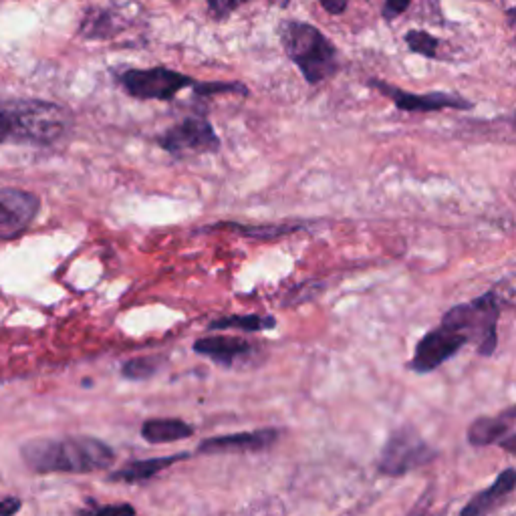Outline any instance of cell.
I'll use <instances>...</instances> for the list:
<instances>
[{
  "label": "cell",
  "mask_w": 516,
  "mask_h": 516,
  "mask_svg": "<svg viewBox=\"0 0 516 516\" xmlns=\"http://www.w3.org/2000/svg\"><path fill=\"white\" fill-rule=\"evenodd\" d=\"M367 85L381 95L390 99L398 109L408 111V113H430V111H444V109H458V111H468L474 107V103L462 95L456 93H410L406 89H400L392 83L381 81V79H371Z\"/></svg>",
  "instance_id": "8"
},
{
  "label": "cell",
  "mask_w": 516,
  "mask_h": 516,
  "mask_svg": "<svg viewBox=\"0 0 516 516\" xmlns=\"http://www.w3.org/2000/svg\"><path fill=\"white\" fill-rule=\"evenodd\" d=\"M510 430V420L496 416V418H476L468 428V442L476 448L498 444L506 432Z\"/></svg>",
  "instance_id": "17"
},
{
  "label": "cell",
  "mask_w": 516,
  "mask_h": 516,
  "mask_svg": "<svg viewBox=\"0 0 516 516\" xmlns=\"http://www.w3.org/2000/svg\"><path fill=\"white\" fill-rule=\"evenodd\" d=\"M438 452L412 426L398 428L385 442L379 456V472L400 478L416 468L430 464Z\"/></svg>",
  "instance_id": "5"
},
{
  "label": "cell",
  "mask_w": 516,
  "mask_h": 516,
  "mask_svg": "<svg viewBox=\"0 0 516 516\" xmlns=\"http://www.w3.org/2000/svg\"><path fill=\"white\" fill-rule=\"evenodd\" d=\"M246 3H250V0H208V11L214 19H226ZM277 3L287 5L289 0H277Z\"/></svg>",
  "instance_id": "23"
},
{
  "label": "cell",
  "mask_w": 516,
  "mask_h": 516,
  "mask_svg": "<svg viewBox=\"0 0 516 516\" xmlns=\"http://www.w3.org/2000/svg\"><path fill=\"white\" fill-rule=\"evenodd\" d=\"M23 508V500L17 496H5L0 498V516H15Z\"/></svg>",
  "instance_id": "26"
},
{
  "label": "cell",
  "mask_w": 516,
  "mask_h": 516,
  "mask_svg": "<svg viewBox=\"0 0 516 516\" xmlns=\"http://www.w3.org/2000/svg\"><path fill=\"white\" fill-rule=\"evenodd\" d=\"M21 460L35 474H91L111 468L117 454L95 436H41L21 446Z\"/></svg>",
  "instance_id": "1"
},
{
  "label": "cell",
  "mask_w": 516,
  "mask_h": 516,
  "mask_svg": "<svg viewBox=\"0 0 516 516\" xmlns=\"http://www.w3.org/2000/svg\"><path fill=\"white\" fill-rule=\"evenodd\" d=\"M516 488V470L506 468L496 476V480L474 494L468 504L460 510V516H488L512 490Z\"/></svg>",
  "instance_id": "13"
},
{
  "label": "cell",
  "mask_w": 516,
  "mask_h": 516,
  "mask_svg": "<svg viewBox=\"0 0 516 516\" xmlns=\"http://www.w3.org/2000/svg\"><path fill=\"white\" fill-rule=\"evenodd\" d=\"M194 426L180 418H150L142 424V438L148 444H172L194 436Z\"/></svg>",
  "instance_id": "15"
},
{
  "label": "cell",
  "mask_w": 516,
  "mask_h": 516,
  "mask_svg": "<svg viewBox=\"0 0 516 516\" xmlns=\"http://www.w3.org/2000/svg\"><path fill=\"white\" fill-rule=\"evenodd\" d=\"M506 19H508V23H510L512 29H514V41H516V7H510V9L506 11Z\"/></svg>",
  "instance_id": "29"
},
{
  "label": "cell",
  "mask_w": 516,
  "mask_h": 516,
  "mask_svg": "<svg viewBox=\"0 0 516 516\" xmlns=\"http://www.w3.org/2000/svg\"><path fill=\"white\" fill-rule=\"evenodd\" d=\"M410 5H412V0H385V3H383V19L387 23H392L402 13H406Z\"/></svg>",
  "instance_id": "24"
},
{
  "label": "cell",
  "mask_w": 516,
  "mask_h": 516,
  "mask_svg": "<svg viewBox=\"0 0 516 516\" xmlns=\"http://www.w3.org/2000/svg\"><path fill=\"white\" fill-rule=\"evenodd\" d=\"M7 142L51 146L71 129V113L53 101L7 99L0 101Z\"/></svg>",
  "instance_id": "2"
},
{
  "label": "cell",
  "mask_w": 516,
  "mask_h": 516,
  "mask_svg": "<svg viewBox=\"0 0 516 516\" xmlns=\"http://www.w3.org/2000/svg\"><path fill=\"white\" fill-rule=\"evenodd\" d=\"M168 365L166 355H142L127 359L121 365V375L129 381H148Z\"/></svg>",
  "instance_id": "19"
},
{
  "label": "cell",
  "mask_w": 516,
  "mask_h": 516,
  "mask_svg": "<svg viewBox=\"0 0 516 516\" xmlns=\"http://www.w3.org/2000/svg\"><path fill=\"white\" fill-rule=\"evenodd\" d=\"M281 438L279 428H261L224 436H212L198 444V454H244L273 448Z\"/></svg>",
  "instance_id": "11"
},
{
  "label": "cell",
  "mask_w": 516,
  "mask_h": 516,
  "mask_svg": "<svg viewBox=\"0 0 516 516\" xmlns=\"http://www.w3.org/2000/svg\"><path fill=\"white\" fill-rule=\"evenodd\" d=\"M75 516H138L136 508L127 502L117 504H99L97 500L89 498V502L77 510Z\"/></svg>",
  "instance_id": "22"
},
{
  "label": "cell",
  "mask_w": 516,
  "mask_h": 516,
  "mask_svg": "<svg viewBox=\"0 0 516 516\" xmlns=\"http://www.w3.org/2000/svg\"><path fill=\"white\" fill-rule=\"evenodd\" d=\"M281 43L287 57L299 67L309 85L333 77L339 69L337 47L311 23H281Z\"/></svg>",
  "instance_id": "3"
},
{
  "label": "cell",
  "mask_w": 516,
  "mask_h": 516,
  "mask_svg": "<svg viewBox=\"0 0 516 516\" xmlns=\"http://www.w3.org/2000/svg\"><path fill=\"white\" fill-rule=\"evenodd\" d=\"M190 452H180L174 456H160V458H146V460H132L127 462L123 468H117L109 474L111 482H125V484H138L152 480L154 476L162 474L166 468L188 460Z\"/></svg>",
  "instance_id": "14"
},
{
  "label": "cell",
  "mask_w": 516,
  "mask_h": 516,
  "mask_svg": "<svg viewBox=\"0 0 516 516\" xmlns=\"http://www.w3.org/2000/svg\"><path fill=\"white\" fill-rule=\"evenodd\" d=\"M212 228H230L234 232H244V236H254V238H277V236H285L297 230H303V224H289V226H261V228H254V226H240V224H216Z\"/></svg>",
  "instance_id": "21"
},
{
  "label": "cell",
  "mask_w": 516,
  "mask_h": 516,
  "mask_svg": "<svg viewBox=\"0 0 516 516\" xmlns=\"http://www.w3.org/2000/svg\"><path fill=\"white\" fill-rule=\"evenodd\" d=\"M321 7L329 13V15H343L347 11L349 0H319Z\"/></svg>",
  "instance_id": "27"
},
{
  "label": "cell",
  "mask_w": 516,
  "mask_h": 516,
  "mask_svg": "<svg viewBox=\"0 0 516 516\" xmlns=\"http://www.w3.org/2000/svg\"><path fill=\"white\" fill-rule=\"evenodd\" d=\"M41 210V200L33 192L0 188V240L19 238Z\"/></svg>",
  "instance_id": "9"
},
{
  "label": "cell",
  "mask_w": 516,
  "mask_h": 516,
  "mask_svg": "<svg viewBox=\"0 0 516 516\" xmlns=\"http://www.w3.org/2000/svg\"><path fill=\"white\" fill-rule=\"evenodd\" d=\"M406 45L412 53L416 55H422L426 59H438V47H440V39H436L434 35L426 33V31H420V29H414V31H408L406 33Z\"/></svg>",
  "instance_id": "20"
},
{
  "label": "cell",
  "mask_w": 516,
  "mask_h": 516,
  "mask_svg": "<svg viewBox=\"0 0 516 516\" xmlns=\"http://www.w3.org/2000/svg\"><path fill=\"white\" fill-rule=\"evenodd\" d=\"M277 327V319L271 315H228L222 319H216L208 325L210 331H224V329H238L246 333H258V331H271Z\"/></svg>",
  "instance_id": "18"
},
{
  "label": "cell",
  "mask_w": 516,
  "mask_h": 516,
  "mask_svg": "<svg viewBox=\"0 0 516 516\" xmlns=\"http://www.w3.org/2000/svg\"><path fill=\"white\" fill-rule=\"evenodd\" d=\"M466 343L468 341L464 335L440 323L420 339L410 367L416 373H430L444 365L448 359H452Z\"/></svg>",
  "instance_id": "10"
},
{
  "label": "cell",
  "mask_w": 516,
  "mask_h": 516,
  "mask_svg": "<svg viewBox=\"0 0 516 516\" xmlns=\"http://www.w3.org/2000/svg\"><path fill=\"white\" fill-rule=\"evenodd\" d=\"M498 446H500L504 452H508V454L516 456V434H512V436H504V438L498 442Z\"/></svg>",
  "instance_id": "28"
},
{
  "label": "cell",
  "mask_w": 516,
  "mask_h": 516,
  "mask_svg": "<svg viewBox=\"0 0 516 516\" xmlns=\"http://www.w3.org/2000/svg\"><path fill=\"white\" fill-rule=\"evenodd\" d=\"M502 418H506V420H516V406H512V408H508V410H504L502 414H500Z\"/></svg>",
  "instance_id": "30"
},
{
  "label": "cell",
  "mask_w": 516,
  "mask_h": 516,
  "mask_svg": "<svg viewBox=\"0 0 516 516\" xmlns=\"http://www.w3.org/2000/svg\"><path fill=\"white\" fill-rule=\"evenodd\" d=\"M432 502H434V488L428 486L426 492L418 498V502L414 504V508L410 510L408 516H426L428 510H430V506H432Z\"/></svg>",
  "instance_id": "25"
},
{
  "label": "cell",
  "mask_w": 516,
  "mask_h": 516,
  "mask_svg": "<svg viewBox=\"0 0 516 516\" xmlns=\"http://www.w3.org/2000/svg\"><path fill=\"white\" fill-rule=\"evenodd\" d=\"M158 146L172 156H200L216 154L220 150V138L212 123L202 115H190L180 123L168 127L158 136Z\"/></svg>",
  "instance_id": "7"
},
{
  "label": "cell",
  "mask_w": 516,
  "mask_h": 516,
  "mask_svg": "<svg viewBox=\"0 0 516 516\" xmlns=\"http://www.w3.org/2000/svg\"><path fill=\"white\" fill-rule=\"evenodd\" d=\"M117 79L129 95L140 101H172L182 89L198 87V81L168 67L127 69Z\"/></svg>",
  "instance_id": "6"
},
{
  "label": "cell",
  "mask_w": 516,
  "mask_h": 516,
  "mask_svg": "<svg viewBox=\"0 0 516 516\" xmlns=\"http://www.w3.org/2000/svg\"><path fill=\"white\" fill-rule=\"evenodd\" d=\"M123 19L117 17L115 11L111 9H89L85 13V19L81 23L79 33L85 39H109L119 33Z\"/></svg>",
  "instance_id": "16"
},
{
  "label": "cell",
  "mask_w": 516,
  "mask_h": 516,
  "mask_svg": "<svg viewBox=\"0 0 516 516\" xmlns=\"http://www.w3.org/2000/svg\"><path fill=\"white\" fill-rule=\"evenodd\" d=\"M194 351L216 365L232 367L238 359H244L252 353V343L242 337H228V335H212L202 337L194 343Z\"/></svg>",
  "instance_id": "12"
},
{
  "label": "cell",
  "mask_w": 516,
  "mask_h": 516,
  "mask_svg": "<svg viewBox=\"0 0 516 516\" xmlns=\"http://www.w3.org/2000/svg\"><path fill=\"white\" fill-rule=\"evenodd\" d=\"M506 121H508V123H510L514 129H516V111H514V113H512V115H510Z\"/></svg>",
  "instance_id": "31"
},
{
  "label": "cell",
  "mask_w": 516,
  "mask_h": 516,
  "mask_svg": "<svg viewBox=\"0 0 516 516\" xmlns=\"http://www.w3.org/2000/svg\"><path fill=\"white\" fill-rule=\"evenodd\" d=\"M498 317L500 301L496 293L480 295L470 303H462L446 311L442 325L458 331L472 343L482 357H490L498 345Z\"/></svg>",
  "instance_id": "4"
}]
</instances>
